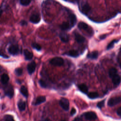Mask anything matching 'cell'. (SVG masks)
<instances>
[{
  "label": "cell",
  "instance_id": "16",
  "mask_svg": "<svg viewBox=\"0 0 121 121\" xmlns=\"http://www.w3.org/2000/svg\"><path fill=\"white\" fill-rule=\"evenodd\" d=\"M98 56V52L97 51H94L89 53L87 55V57L90 59H96Z\"/></svg>",
  "mask_w": 121,
  "mask_h": 121
},
{
  "label": "cell",
  "instance_id": "17",
  "mask_svg": "<svg viewBox=\"0 0 121 121\" xmlns=\"http://www.w3.org/2000/svg\"><path fill=\"white\" fill-rule=\"evenodd\" d=\"M68 56L72 57H77L78 56H79L78 52L77 51L74 50H71L69 51L68 52L66 53Z\"/></svg>",
  "mask_w": 121,
  "mask_h": 121
},
{
  "label": "cell",
  "instance_id": "29",
  "mask_svg": "<svg viewBox=\"0 0 121 121\" xmlns=\"http://www.w3.org/2000/svg\"><path fill=\"white\" fill-rule=\"evenodd\" d=\"M15 73L17 76H20L22 74L23 70L21 68H17L15 70Z\"/></svg>",
  "mask_w": 121,
  "mask_h": 121
},
{
  "label": "cell",
  "instance_id": "22",
  "mask_svg": "<svg viewBox=\"0 0 121 121\" xmlns=\"http://www.w3.org/2000/svg\"><path fill=\"white\" fill-rule=\"evenodd\" d=\"M20 93L22 94V95H23L25 97H27L28 95V93L27 89L25 86H22L21 87L20 89Z\"/></svg>",
  "mask_w": 121,
  "mask_h": 121
},
{
  "label": "cell",
  "instance_id": "7",
  "mask_svg": "<svg viewBox=\"0 0 121 121\" xmlns=\"http://www.w3.org/2000/svg\"><path fill=\"white\" fill-rule=\"evenodd\" d=\"M35 68L36 63L35 61H32L27 66V69L29 74H32L35 71Z\"/></svg>",
  "mask_w": 121,
  "mask_h": 121
},
{
  "label": "cell",
  "instance_id": "20",
  "mask_svg": "<svg viewBox=\"0 0 121 121\" xmlns=\"http://www.w3.org/2000/svg\"><path fill=\"white\" fill-rule=\"evenodd\" d=\"M78 27L80 29H82L84 30H87L89 28L88 25L86 23L83 22H80L78 23Z\"/></svg>",
  "mask_w": 121,
  "mask_h": 121
},
{
  "label": "cell",
  "instance_id": "4",
  "mask_svg": "<svg viewBox=\"0 0 121 121\" xmlns=\"http://www.w3.org/2000/svg\"><path fill=\"white\" fill-rule=\"evenodd\" d=\"M9 53L12 55H17L19 53V48L17 45L13 44L10 45L8 48Z\"/></svg>",
  "mask_w": 121,
  "mask_h": 121
},
{
  "label": "cell",
  "instance_id": "2",
  "mask_svg": "<svg viewBox=\"0 0 121 121\" xmlns=\"http://www.w3.org/2000/svg\"><path fill=\"white\" fill-rule=\"evenodd\" d=\"M59 104L60 106L61 107V108H63L64 110H69V100L67 98L64 97L61 98L59 101Z\"/></svg>",
  "mask_w": 121,
  "mask_h": 121
},
{
  "label": "cell",
  "instance_id": "11",
  "mask_svg": "<svg viewBox=\"0 0 121 121\" xmlns=\"http://www.w3.org/2000/svg\"><path fill=\"white\" fill-rule=\"evenodd\" d=\"M60 38L63 43H67L69 41V37L68 35L64 32H61L59 35Z\"/></svg>",
  "mask_w": 121,
  "mask_h": 121
},
{
  "label": "cell",
  "instance_id": "37",
  "mask_svg": "<svg viewBox=\"0 0 121 121\" xmlns=\"http://www.w3.org/2000/svg\"><path fill=\"white\" fill-rule=\"evenodd\" d=\"M106 37V35H102L100 37V38L101 39H103L104 38H105Z\"/></svg>",
  "mask_w": 121,
  "mask_h": 121
},
{
  "label": "cell",
  "instance_id": "41",
  "mask_svg": "<svg viewBox=\"0 0 121 121\" xmlns=\"http://www.w3.org/2000/svg\"><path fill=\"white\" fill-rule=\"evenodd\" d=\"M75 1H78L79 0H75Z\"/></svg>",
  "mask_w": 121,
  "mask_h": 121
},
{
  "label": "cell",
  "instance_id": "13",
  "mask_svg": "<svg viewBox=\"0 0 121 121\" xmlns=\"http://www.w3.org/2000/svg\"><path fill=\"white\" fill-rule=\"evenodd\" d=\"M112 83L115 85H118L120 84L121 81V77L118 75L117 74L114 75L112 78Z\"/></svg>",
  "mask_w": 121,
  "mask_h": 121
},
{
  "label": "cell",
  "instance_id": "10",
  "mask_svg": "<svg viewBox=\"0 0 121 121\" xmlns=\"http://www.w3.org/2000/svg\"><path fill=\"white\" fill-rule=\"evenodd\" d=\"M69 19L70 21L69 25L70 26V27H72L74 26L76 24V22H77L76 16L73 14H70L69 15Z\"/></svg>",
  "mask_w": 121,
  "mask_h": 121
},
{
  "label": "cell",
  "instance_id": "38",
  "mask_svg": "<svg viewBox=\"0 0 121 121\" xmlns=\"http://www.w3.org/2000/svg\"><path fill=\"white\" fill-rule=\"evenodd\" d=\"M2 12H3V10H2V9L1 8H0V17L1 16V14H2Z\"/></svg>",
  "mask_w": 121,
  "mask_h": 121
},
{
  "label": "cell",
  "instance_id": "15",
  "mask_svg": "<svg viewBox=\"0 0 121 121\" xmlns=\"http://www.w3.org/2000/svg\"><path fill=\"white\" fill-rule=\"evenodd\" d=\"M75 38L76 41L78 43H83L85 41V38H84V37L78 33L75 34Z\"/></svg>",
  "mask_w": 121,
  "mask_h": 121
},
{
  "label": "cell",
  "instance_id": "19",
  "mask_svg": "<svg viewBox=\"0 0 121 121\" xmlns=\"http://www.w3.org/2000/svg\"><path fill=\"white\" fill-rule=\"evenodd\" d=\"M1 82L3 84H6L9 80V77L7 74H3L1 76Z\"/></svg>",
  "mask_w": 121,
  "mask_h": 121
},
{
  "label": "cell",
  "instance_id": "25",
  "mask_svg": "<svg viewBox=\"0 0 121 121\" xmlns=\"http://www.w3.org/2000/svg\"><path fill=\"white\" fill-rule=\"evenodd\" d=\"M87 96L90 99H95L98 97V94L96 92H90L88 94Z\"/></svg>",
  "mask_w": 121,
  "mask_h": 121
},
{
  "label": "cell",
  "instance_id": "39",
  "mask_svg": "<svg viewBox=\"0 0 121 121\" xmlns=\"http://www.w3.org/2000/svg\"><path fill=\"white\" fill-rule=\"evenodd\" d=\"M43 121H51L49 119H44V120H43Z\"/></svg>",
  "mask_w": 121,
  "mask_h": 121
},
{
  "label": "cell",
  "instance_id": "21",
  "mask_svg": "<svg viewBox=\"0 0 121 121\" xmlns=\"http://www.w3.org/2000/svg\"><path fill=\"white\" fill-rule=\"evenodd\" d=\"M79 89L83 93L86 94L88 92V87L85 84H80L78 86Z\"/></svg>",
  "mask_w": 121,
  "mask_h": 121
},
{
  "label": "cell",
  "instance_id": "28",
  "mask_svg": "<svg viewBox=\"0 0 121 121\" xmlns=\"http://www.w3.org/2000/svg\"><path fill=\"white\" fill-rule=\"evenodd\" d=\"M30 2L31 0H20V3L23 6H27Z\"/></svg>",
  "mask_w": 121,
  "mask_h": 121
},
{
  "label": "cell",
  "instance_id": "33",
  "mask_svg": "<svg viewBox=\"0 0 121 121\" xmlns=\"http://www.w3.org/2000/svg\"><path fill=\"white\" fill-rule=\"evenodd\" d=\"M76 112V110L75 108H72L70 111V114L71 115H74Z\"/></svg>",
  "mask_w": 121,
  "mask_h": 121
},
{
  "label": "cell",
  "instance_id": "26",
  "mask_svg": "<svg viewBox=\"0 0 121 121\" xmlns=\"http://www.w3.org/2000/svg\"><path fill=\"white\" fill-rule=\"evenodd\" d=\"M118 41V40H114L113 41H112L108 45V46H107V50H109L110 49H112L113 48L114 44L115 43L117 42Z\"/></svg>",
  "mask_w": 121,
  "mask_h": 121
},
{
  "label": "cell",
  "instance_id": "32",
  "mask_svg": "<svg viewBox=\"0 0 121 121\" xmlns=\"http://www.w3.org/2000/svg\"><path fill=\"white\" fill-rule=\"evenodd\" d=\"M104 101H105V100H102L99 102H98L97 104V106L99 108H102L104 106Z\"/></svg>",
  "mask_w": 121,
  "mask_h": 121
},
{
  "label": "cell",
  "instance_id": "30",
  "mask_svg": "<svg viewBox=\"0 0 121 121\" xmlns=\"http://www.w3.org/2000/svg\"><path fill=\"white\" fill-rule=\"evenodd\" d=\"M32 47L37 51H40L41 50V46L36 43H33L32 45Z\"/></svg>",
  "mask_w": 121,
  "mask_h": 121
},
{
  "label": "cell",
  "instance_id": "35",
  "mask_svg": "<svg viewBox=\"0 0 121 121\" xmlns=\"http://www.w3.org/2000/svg\"><path fill=\"white\" fill-rule=\"evenodd\" d=\"M20 24L22 25V26H25V25H26L27 24V22L25 21V20H22L21 22H20Z\"/></svg>",
  "mask_w": 121,
  "mask_h": 121
},
{
  "label": "cell",
  "instance_id": "1",
  "mask_svg": "<svg viewBox=\"0 0 121 121\" xmlns=\"http://www.w3.org/2000/svg\"><path fill=\"white\" fill-rule=\"evenodd\" d=\"M50 64L55 66H60L64 63V60L61 57H56L52 58L50 61Z\"/></svg>",
  "mask_w": 121,
  "mask_h": 121
},
{
  "label": "cell",
  "instance_id": "6",
  "mask_svg": "<svg viewBox=\"0 0 121 121\" xmlns=\"http://www.w3.org/2000/svg\"><path fill=\"white\" fill-rule=\"evenodd\" d=\"M5 93L9 97L12 98L14 95V90L12 86H7L5 90Z\"/></svg>",
  "mask_w": 121,
  "mask_h": 121
},
{
  "label": "cell",
  "instance_id": "27",
  "mask_svg": "<svg viewBox=\"0 0 121 121\" xmlns=\"http://www.w3.org/2000/svg\"><path fill=\"white\" fill-rule=\"evenodd\" d=\"M4 121H15L13 117L10 115H6L4 116Z\"/></svg>",
  "mask_w": 121,
  "mask_h": 121
},
{
  "label": "cell",
  "instance_id": "42",
  "mask_svg": "<svg viewBox=\"0 0 121 121\" xmlns=\"http://www.w3.org/2000/svg\"><path fill=\"white\" fill-rule=\"evenodd\" d=\"M65 121V120H62V121Z\"/></svg>",
  "mask_w": 121,
  "mask_h": 121
},
{
  "label": "cell",
  "instance_id": "5",
  "mask_svg": "<svg viewBox=\"0 0 121 121\" xmlns=\"http://www.w3.org/2000/svg\"><path fill=\"white\" fill-rule=\"evenodd\" d=\"M85 118L89 121H93L97 118V115L95 112H88L84 114Z\"/></svg>",
  "mask_w": 121,
  "mask_h": 121
},
{
  "label": "cell",
  "instance_id": "31",
  "mask_svg": "<svg viewBox=\"0 0 121 121\" xmlns=\"http://www.w3.org/2000/svg\"><path fill=\"white\" fill-rule=\"evenodd\" d=\"M39 84L41 86H42V87L46 88L47 87V86L46 83H45V82L44 80H42V79H40L39 81Z\"/></svg>",
  "mask_w": 121,
  "mask_h": 121
},
{
  "label": "cell",
  "instance_id": "23",
  "mask_svg": "<svg viewBox=\"0 0 121 121\" xmlns=\"http://www.w3.org/2000/svg\"><path fill=\"white\" fill-rule=\"evenodd\" d=\"M117 70L114 68H111L109 70V75L111 78H112L114 75L117 74Z\"/></svg>",
  "mask_w": 121,
  "mask_h": 121
},
{
  "label": "cell",
  "instance_id": "40",
  "mask_svg": "<svg viewBox=\"0 0 121 121\" xmlns=\"http://www.w3.org/2000/svg\"><path fill=\"white\" fill-rule=\"evenodd\" d=\"M120 67H121V62L120 63Z\"/></svg>",
  "mask_w": 121,
  "mask_h": 121
},
{
  "label": "cell",
  "instance_id": "18",
  "mask_svg": "<svg viewBox=\"0 0 121 121\" xmlns=\"http://www.w3.org/2000/svg\"><path fill=\"white\" fill-rule=\"evenodd\" d=\"M60 28L61 30L65 31V30H68L69 29H70L71 27L69 25V24L67 22H63L61 25L60 26Z\"/></svg>",
  "mask_w": 121,
  "mask_h": 121
},
{
  "label": "cell",
  "instance_id": "36",
  "mask_svg": "<svg viewBox=\"0 0 121 121\" xmlns=\"http://www.w3.org/2000/svg\"><path fill=\"white\" fill-rule=\"evenodd\" d=\"M73 121H83L80 118H76Z\"/></svg>",
  "mask_w": 121,
  "mask_h": 121
},
{
  "label": "cell",
  "instance_id": "12",
  "mask_svg": "<svg viewBox=\"0 0 121 121\" xmlns=\"http://www.w3.org/2000/svg\"><path fill=\"white\" fill-rule=\"evenodd\" d=\"M23 53L26 60H30L33 58V53L27 49H25L23 51Z\"/></svg>",
  "mask_w": 121,
  "mask_h": 121
},
{
  "label": "cell",
  "instance_id": "14",
  "mask_svg": "<svg viewBox=\"0 0 121 121\" xmlns=\"http://www.w3.org/2000/svg\"><path fill=\"white\" fill-rule=\"evenodd\" d=\"M46 100V98L44 96H38L36 99L35 100V101L34 102V104L35 105H39L43 102H44Z\"/></svg>",
  "mask_w": 121,
  "mask_h": 121
},
{
  "label": "cell",
  "instance_id": "3",
  "mask_svg": "<svg viewBox=\"0 0 121 121\" xmlns=\"http://www.w3.org/2000/svg\"><path fill=\"white\" fill-rule=\"evenodd\" d=\"M121 102V97L119 96L111 98L108 101L107 104L109 106H113Z\"/></svg>",
  "mask_w": 121,
  "mask_h": 121
},
{
  "label": "cell",
  "instance_id": "34",
  "mask_svg": "<svg viewBox=\"0 0 121 121\" xmlns=\"http://www.w3.org/2000/svg\"><path fill=\"white\" fill-rule=\"evenodd\" d=\"M117 114L119 115V116H121V107H120V108H119L118 109V110H117Z\"/></svg>",
  "mask_w": 121,
  "mask_h": 121
},
{
  "label": "cell",
  "instance_id": "9",
  "mask_svg": "<svg viewBox=\"0 0 121 121\" xmlns=\"http://www.w3.org/2000/svg\"><path fill=\"white\" fill-rule=\"evenodd\" d=\"M91 9V8L88 5V3H86L84 4L81 7V12L85 15H87L88 13L90 11Z\"/></svg>",
  "mask_w": 121,
  "mask_h": 121
},
{
  "label": "cell",
  "instance_id": "24",
  "mask_svg": "<svg viewBox=\"0 0 121 121\" xmlns=\"http://www.w3.org/2000/svg\"><path fill=\"white\" fill-rule=\"evenodd\" d=\"M17 106H18V108L19 109V110L21 111L25 110V109L26 108V104L23 101H19L18 103Z\"/></svg>",
  "mask_w": 121,
  "mask_h": 121
},
{
  "label": "cell",
  "instance_id": "8",
  "mask_svg": "<svg viewBox=\"0 0 121 121\" xmlns=\"http://www.w3.org/2000/svg\"><path fill=\"white\" fill-rule=\"evenodd\" d=\"M41 20L40 17L37 14H32L30 17V21L34 24L38 23Z\"/></svg>",
  "mask_w": 121,
  "mask_h": 121
}]
</instances>
